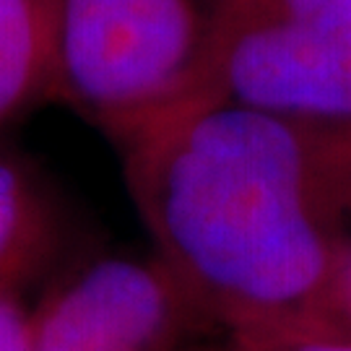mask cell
I'll return each instance as SVG.
<instances>
[{"label":"cell","instance_id":"obj_6","mask_svg":"<svg viewBox=\"0 0 351 351\" xmlns=\"http://www.w3.org/2000/svg\"><path fill=\"white\" fill-rule=\"evenodd\" d=\"M55 245V211L39 180L0 154V294L32 278Z\"/></svg>","mask_w":351,"mask_h":351},{"label":"cell","instance_id":"obj_10","mask_svg":"<svg viewBox=\"0 0 351 351\" xmlns=\"http://www.w3.org/2000/svg\"><path fill=\"white\" fill-rule=\"evenodd\" d=\"M229 351H234V349H229Z\"/></svg>","mask_w":351,"mask_h":351},{"label":"cell","instance_id":"obj_5","mask_svg":"<svg viewBox=\"0 0 351 351\" xmlns=\"http://www.w3.org/2000/svg\"><path fill=\"white\" fill-rule=\"evenodd\" d=\"M50 0H0V128L50 97Z\"/></svg>","mask_w":351,"mask_h":351},{"label":"cell","instance_id":"obj_3","mask_svg":"<svg viewBox=\"0 0 351 351\" xmlns=\"http://www.w3.org/2000/svg\"><path fill=\"white\" fill-rule=\"evenodd\" d=\"M208 97L330 130L351 125V0H213Z\"/></svg>","mask_w":351,"mask_h":351},{"label":"cell","instance_id":"obj_8","mask_svg":"<svg viewBox=\"0 0 351 351\" xmlns=\"http://www.w3.org/2000/svg\"><path fill=\"white\" fill-rule=\"evenodd\" d=\"M0 351H34L32 317L8 294H0Z\"/></svg>","mask_w":351,"mask_h":351},{"label":"cell","instance_id":"obj_1","mask_svg":"<svg viewBox=\"0 0 351 351\" xmlns=\"http://www.w3.org/2000/svg\"><path fill=\"white\" fill-rule=\"evenodd\" d=\"M130 198L201 317L237 333L326 320L328 133L219 97L120 143Z\"/></svg>","mask_w":351,"mask_h":351},{"label":"cell","instance_id":"obj_4","mask_svg":"<svg viewBox=\"0 0 351 351\" xmlns=\"http://www.w3.org/2000/svg\"><path fill=\"white\" fill-rule=\"evenodd\" d=\"M29 317L34 351H177L201 313L156 255H101Z\"/></svg>","mask_w":351,"mask_h":351},{"label":"cell","instance_id":"obj_9","mask_svg":"<svg viewBox=\"0 0 351 351\" xmlns=\"http://www.w3.org/2000/svg\"><path fill=\"white\" fill-rule=\"evenodd\" d=\"M326 320L351 333V247L341 255L339 271H336L333 287H330Z\"/></svg>","mask_w":351,"mask_h":351},{"label":"cell","instance_id":"obj_7","mask_svg":"<svg viewBox=\"0 0 351 351\" xmlns=\"http://www.w3.org/2000/svg\"><path fill=\"white\" fill-rule=\"evenodd\" d=\"M234 351H351V333L328 320L263 328L232 336Z\"/></svg>","mask_w":351,"mask_h":351},{"label":"cell","instance_id":"obj_2","mask_svg":"<svg viewBox=\"0 0 351 351\" xmlns=\"http://www.w3.org/2000/svg\"><path fill=\"white\" fill-rule=\"evenodd\" d=\"M50 97L128 141L208 97L211 11L198 0H50Z\"/></svg>","mask_w":351,"mask_h":351}]
</instances>
